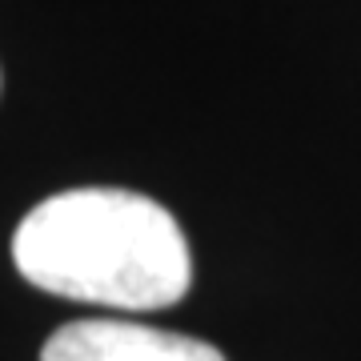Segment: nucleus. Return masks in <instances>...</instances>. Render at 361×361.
Wrapping results in <instances>:
<instances>
[{
	"mask_svg": "<svg viewBox=\"0 0 361 361\" xmlns=\"http://www.w3.org/2000/svg\"><path fill=\"white\" fill-rule=\"evenodd\" d=\"M40 361H225L217 345L141 322H68L44 341Z\"/></svg>",
	"mask_w": 361,
	"mask_h": 361,
	"instance_id": "2",
	"label": "nucleus"
},
{
	"mask_svg": "<svg viewBox=\"0 0 361 361\" xmlns=\"http://www.w3.org/2000/svg\"><path fill=\"white\" fill-rule=\"evenodd\" d=\"M13 261L44 293L109 310H169L193 285V253L177 217L133 189H68L13 233Z\"/></svg>",
	"mask_w": 361,
	"mask_h": 361,
	"instance_id": "1",
	"label": "nucleus"
}]
</instances>
